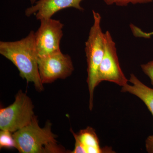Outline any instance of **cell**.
<instances>
[{
    "label": "cell",
    "instance_id": "cell-1",
    "mask_svg": "<svg viewBox=\"0 0 153 153\" xmlns=\"http://www.w3.org/2000/svg\"><path fill=\"white\" fill-rule=\"evenodd\" d=\"M35 32L30 31L25 38L14 41H0V54L13 63L20 76L32 82L36 90H44L38 69V55Z\"/></svg>",
    "mask_w": 153,
    "mask_h": 153
},
{
    "label": "cell",
    "instance_id": "cell-2",
    "mask_svg": "<svg viewBox=\"0 0 153 153\" xmlns=\"http://www.w3.org/2000/svg\"><path fill=\"white\" fill-rule=\"evenodd\" d=\"M47 121L44 128L38 124L37 117L31 123L13 134L16 149L21 153H63L66 150L57 143L56 135Z\"/></svg>",
    "mask_w": 153,
    "mask_h": 153
},
{
    "label": "cell",
    "instance_id": "cell-3",
    "mask_svg": "<svg viewBox=\"0 0 153 153\" xmlns=\"http://www.w3.org/2000/svg\"><path fill=\"white\" fill-rule=\"evenodd\" d=\"M93 23L85 43L87 61V82L89 92V108L93 107L94 93L97 85V74L104 53V33L101 27L102 17L98 12L92 10Z\"/></svg>",
    "mask_w": 153,
    "mask_h": 153
},
{
    "label": "cell",
    "instance_id": "cell-4",
    "mask_svg": "<svg viewBox=\"0 0 153 153\" xmlns=\"http://www.w3.org/2000/svg\"><path fill=\"white\" fill-rule=\"evenodd\" d=\"M34 107L27 94L19 91L13 103L0 109V129L14 133L27 126L36 117Z\"/></svg>",
    "mask_w": 153,
    "mask_h": 153
},
{
    "label": "cell",
    "instance_id": "cell-5",
    "mask_svg": "<svg viewBox=\"0 0 153 153\" xmlns=\"http://www.w3.org/2000/svg\"><path fill=\"white\" fill-rule=\"evenodd\" d=\"M104 53L99 68L97 85L102 81L114 82L123 87L129 80L121 68L116 45L109 31L104 33Z\"/></svg>",
    "mask_w": 153,
    "mask_h": 153
},
{
    "label": "cell",
    "instance_id": "cell-6",
    "mask_svg": "<svg viewBox=\"0 0 153 153\" xmlns=\"http://www.w3.org/2000/svg\"><path fill=\"white\" fill-rule=\"evenodd\" d=\"M38 69L41 82L52 83L71 76L74 70L71 57L61 51L38 57Z\"/></svg>",
    "mask_w": 153,
    "mask_h": 153
},
{
    "label": "cell",
    "instance_id": "cell-7",
    "mask_svg": "<svg viewBox=\"0 0 153 153\" xmlns=\"http://www.w3.org/2000/svg\"><path fill=\"white\" fill-rule=\"evenodd\" d=\"M35 32V41L38 57L61 51L60 41L63 36L64 25L60 20L43 19Z\"/></svg>",
    "mask_w": 153,
    "mask_h": 153
},
{
    "label": "cell",
    "instance_id": "cell-8",
    "mask_svg": "<svg viewBox=\"0 0 153 153\" xmlns=\"http://www.w3.org/2000/svg\"><path fill=\"white\" fill-rule=\"evenodd\" d=\"M83 0H39L25 11V15L29 17L35 16L40 21L43 19H51L57 12L69 8H73L83 12L84 9L81 6Z\"/></svg>",
    "mask_w": 153,
    "mask_h": 153
},
{
    "label": "cell",
    "instance_id": "cell-9",
    "mask_svg": "<svg viewBox=\"0 0 153 153\" xmlns=\"http://www.w3.org/2000/svg\"><path fill=\"white\" fill-rule=\"evenodd\" d=\"M128 80L132 85L127 84L122 87V92H128L140 98L153 116V88L145 85L133 74H130Z\"/></svg>",
    "mask_w": 153,
    "mask_h": 153
},
{
    "label": "cell",
    "instance_id": "cell-10",
    "mask_svg": "<svg viewBox=\"0 0 153 153\" xmlns=\"http://www.w3.org/2000/svg\"><path fill=\"white\" fill-rule=\"evenodd\" d=\"M73 136L76 137L85 148L86 153H114L111 148H101L99 140L95 131L92 128L88 127L76 134L71 128Z\"/></svg>",
    "mask_w": 153,
    "mask_h": 153
},
{
    "label": "cell",
    "instance_id": "cell-11",
    "mask_svg": "<svg viewBox=\"0 0 153 153\" xmlns=\"http://www.w3.org/2000/svg\"><path fill=\"white\" fill-rule=\"evenodd\" d=\"M0 148L1 149H16V142L12 132L9 131L1 130Z\"/></svg>",
    "mask_w": 153,
    "mask_h": 153
},
{
    "label": "cell",
    "instance_id": "cell-12",
    "mask_svg": "<svg viewBox=\"0 0 153 153\" xmlns=\"http://www.w3.org/2000/svg\"><path fill=\"white\" fill-rule=\"evenodd\" d=\"M105 3L108 6L115 5L119 7H126L129 4H145L153 1V0H103Z\"/></svg>",
    "mask_w": 153,
    "mask_h": 153
},
{
    "label": "cell",
    "instance_id": "cell-13",
    "mask_svg": "<svg viewBox=\"0 0 153 153\" xmlns=\"http://www.w3.org/2000/svg\"><path fill=\"white\" fill-rule=\"evenodd\" d=\"M129 27L133 35L136 38L149 39L153 36V31L150 33H147L133 24H131Z\"/></svg>",
    "mask_w": 153,
    "mask_h": 153
},
{
    "label": "cell",
    "instance_id": "cell-14",
    "mask_svg": "<svg viewBox=\"0 0 153 153\" xmlns=\"http://www.w3.org/2000/svg\"><path fill=\"white\" fill-rule=\"evenodd\" d=\"M141 68L143 72L150 78L153 86V60L142 64Z\"/></svg>",
    "mask_w": 153,
    "mask_h": 153
},
{
    "label": "cell",
    "instance_id": "cell-15",
    "mask_svg": "<svg viewBox=\"0 0 153 153\" xmlns=\"http://www.w3.org/2000/svg\"><path fill=\"white\" fill-rule=\"evenodd\" d=\"M75 139V143L74 149L71 152V153H86V151L84 147L82 144L80 143L79 140L76 137H74Z\"/></svg>",
    "mask_w": 153,
    "mask_h": 153
},
{
    "label": "cell",
    "instance_id": "cell-16",
    "mask_svg": "<svg viewBox=\"0 0 153 153\" xmlns=\"http://www.w3.org/2000/svg\"><path fill=\"white\" fill-rule=\"evenodd\" d=\"M146 147L148 153H153V135L149 136L146 140Z\"/></svg>",
    "mask_w": 153,
    "mask_h": 153
},
{
    "label": "cell",
    "instance_id": "cell-17",
    "mask_svg": "<svg viewBox=\"0 0 153 153\" xmlns=\"http://www.w3.org/2000/svg\"><path fill=\"white\" fill-rule=\"evenodd\" d=\"M36 0H30L31 1V2L32 3V4H35V3L36 1Z\"/></svg>",
    "mask_w": 153,
    "mask_h": 153
}]
</instances>
